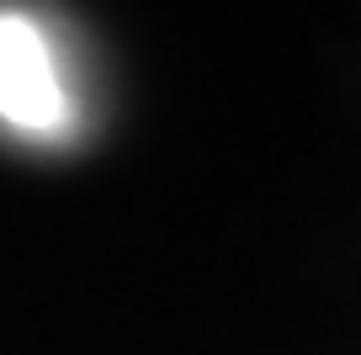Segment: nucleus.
<instances>
[{
  "mask_svg": "<svg viewBox=\"0 0 361 355\" xmlns=\"http://www.w3.org/2000/svg\"><path fill=\"white\" fill-rule=\"evenodd\" d=\"M0 117L32 138H48L69 123V90L59 80L54 48L22 11H0Z\"/></svg>",
  "mask_w": 361,
  "mask_h": 355,
  "instance_id": "1",
  "label": "nucleus"
}]
</instances>
